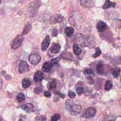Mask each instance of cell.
Segmentation results:
<instances>
[{
	"instance_id": "obj_1",
	"label": "cell",
	"mask_w": 121,
	"mask_h": 121,
	"mask_svg": "<svg viewBox=\"0 0 121 121\" xmlns=\"http://www.w3.org/2000/svg\"><path fill=\"white\" fill-rule=\"evenodd\" d=\"M41 59V56L39 54L37 53H32L31 54L29 57L28 60L30 63L33 65H36L40 61Z\"/></svg>"
},
{
	"instance_id": "obj_2",
	"label": "cell",
	"mask_w": 121,
	"mask_h": 121,
	"mask_svg": "<svg viewBox=\"0 0 121 121\" xmlns=\"http://www.w3.org/2000/svg\"><path fill=\"white\" fill-rule=\"evenodd\" d=\"M23 40V38L22 35H18L16 37L14 40L12 41L11 43V48L13 49H17L22 43Z\"/></svg>"
},
{
	"instance_id": "obj_3",
	"label": "cell",
	"mask_w": 121,
	"mask_h": 121,
	"mask_svg": "<svg viewBox=\"0 0 121 121\" xmlns=\"http://www.w3.org/2000/svg\"><path fill=\"white\" fill-rule=\"evenodd\" d=\"M96 113V109L95 107H91L86 109L84 113L83 114V116L86 118H90L93 117Z\"/></svg>"
},
{
	"instance_id": "obj_4",
	"label": "cell",
	"mask_w": 121,
	"mask_h": 121,
	"mask_svg": "<svg viewBox=\"0 0 121 121\" xmlns=\"http://www.w3.org/2000/svg\"><path fill=\"white\" fill-rule=\"evenodd\" d=\"M29 70V65L27 62L21 60L18 64V71L20 73H24Z\"/></svg>"
},
{
	"instance_id": "obj_5",
	"label": "cell",
	"mask_w": 121,
	"mask_h": 121,
	"mask_svg": "<svg viewBox=\"0 0 121 121\" xmlns=\"http://www.w3.org/2000/svg\"><path fill=\"white\" fill-rule=\"evenodd\" d=\"M50 38L48 35H47L41 44V50L43 52H44L47 49L50 43Z\"/></svg>"
},
{
	"instance_id": "obj_6",
	"label": "cell",
	"mask_w": 121,
	"mask_h": 121,
	"mask_svg": "<svg viewBox=\"0 0 121 121\" xmlns=\"http://www.w3.org/2000/svg\"><path fill=\"white\" fill-rule=\"evenodd\" d=\"M82 110V107L80 105L73 104L70 107V112L73 115H77L79 114Z\"/></svg>"
},
{
	"instance_id": "obj_7",
	"label": "cell",
	"mask_w": 121,
	"mask_h": 121,
	"mask_svg": "<svg viewBox=\"0 0 121 121\" xmlns=\"http://www.w3.org/2000/svg\"><path fill=\"white\" fill-rule=\"evenodd\" d=\"M86 45L89 47H92L95 44V39L93 35H89L86 38Z\"/></svg>"
},
{
	"instance_id": "obj_8",
	"label": "cell",
	"mask_w": 121,
	"mask_h": 121,
	"mask_svg": "<svg viewBox=\"0 0 121 121\" xmlns=\"http://www.w3.org/2000/svg\"><path fill=\"white\" fill-rule=\"evenodd\" d=\"M21 108L26 112L30 113L33 112L34 106L32 104L27 103V104H25L22 105L21 106Z\"/></svg>"
},
{
	"instance_id": "obj_9",
	"label": "cell",
	"mask_w": 121,
	"mask_h": 121,
	"mask_svg": "<svg viewBox=\"0 0 121 121\" xmlns=\"http://www.w3.org/2000/svg\"><path fill=\"white\" fill-rule=\"evenodd\" d=\"M60 45L57 43H54L50 48V51L53 53H58L60 50Z\"/></svg>"
},
{
	"instance_id": "obj_10",
	"label": "cell",
	"mask_w": 121,
	"mask_h": 121,
	"mask_svg": "<svg viewBox=\"0 0 121 121\" xmlns=\"http://www.w3.org/2000/svg\"><path fill=\"white\" fill-rule=\"evenodd\" d=\"M43 78V75L41 71L36 72L34 76V80L35 82L39 83L42 81Z\"/></svg>"
},
{
	"instance_id": "obj_11",
	"label": "cell",
	"mask_w": 121,
	"mask_h": 121,
	"mask_svg": "<svg viewBox=\"0 0 121 121\" xmlns=\"http://www.w3.org/2000/svg\"><path fill=\"white\" fill-rule=\"evenodd\" d=\"M52 66H53V65L51 62L46 61L43 64L42 66V69L43 71L46 72H48L51 70Z\"/></svg>"
},
{
	"instance_id": "obj_12",
	"label": "cell",
	"mask_w": 121,
	"mask_h": 121,
	"mask_svg": "<svg viewBox=\"0 0 121 121\" xmlns=\"http://www.w3.org/2000/svg\"><path fill=\"white\" fill-rule=\"evenodd\" d=\"M106 26V25L104 22L100 21L97 23L96 28L99 32H102L105 30Z\"/></svg>"
},
{
	"instance_id": "obj_13",
	"label": "cell",
	"mask_w": 121,
	"mask_h": 121,
	"mask_svg": "<svg viewBox=\"0 0 121 121\" xmlns=\"http://www.w3.org/2000/svg\"><path fill=\"white\" fill-rule=\"evenodd\" d=\"M116 5V3L115 2H112L110 0L105 1L104 4L102 6V8L103 9H107L110 7H114Z\"/></svg>"
},
{
	"instance_id": "obj_14",
	"label": "cell",
	"mask_w": 121,
	"mask_h": 121,
	"mask_svg": "<svg viewBox=\"0 0 121 121\" xmlns=\"http://www.w3.org/2000/svg\"><path fill=\"white\" fill-rule=\"evenodd\" d=\"M73 52L76 55L78 56L81 53V49L79 48L78 45L77 43H75L73 44Z\"/></svg>"
},
{
	"instance_id": "obj_15",
	"label": "cell",
	"mask_w": 121,
	"mask_h": 121,
	"mask_svg": "<svg viewBox=\"0 0 121 121\" xmlns=\"http://www.w3.org/2000/svg\"><path fill=\"white\" fill-rule=\"evenodd\" d=\"M22 85L23 88H27L31 85L30 81L28 78H25L22 81Z\"/></svg>"
},
{
	"instance_id": "obj_16",
	"label": "cell",
	"mask_w": 121,
	"mask_h": 121,
	"mask_svg": "<svg viewBox=\"0 0 121 121\" xmlns=\"http://www.w3.org/2000/svg\"><path fill=\"white\" fill-rule=\"evenodd\" d=\"M74 32V30L72 27H67L65 29V33L68 36H71Z\"/></svg>"
},
{
	"instance_id": "obj_17",
	"label": "cell",
	"mask_w": 121,
	"mask_h": 121,
	"mask_svg": "<svg viewBox=\"0 0 121 121\" xmlns=\"http://www.w3.org/2000/svg\"><path fill=\"white\" fill-rule=\"evenodd\" d=\"M120 69L119 68H113L112 70V74L115 78H117L120 74Z\"/></svg>"
},
{
	"instance_id": "obj_18",
	"label": "cell",
	"mask_w": 121,
	"mask_h": 121,
	"mask_svg": "<svg viewBox=\"0 0 121 121\" xmlns=\"http://www.w3.org/2000/svg\"><path fill=\"white\" fill-rule=\"evenodd\" d=\"M96 69H97V72L98 74L100 75L103 74L104 72V70L103 65L102 64H98L97 65Z\"/></svg>"
},
{
	"instance_id": "obj_19",
	"label": "cell",
	"mask_w": 121,
	"mask_h": 121,
	"mask_svg": "<svg viewBox=\"0 0 121 121\" xmlns=\"http://www.w3.org/2000/svg\"><path fill=\"white\" fill-rule=\"evenodd\" d=\"M113 84L111 80H107L104 85V89L106 91L109 90L112 87Z\"/></svg>"
},
{
	"instance_id": "obj_20",
	"label": "cell",
	"mask_w": 121,
	"mask_h": 121,
	"mask_svg": "<svg viewBox=\"0 0 121 121\" xmlns=\"http://www.w3.org/2000/svg\"><path fill=\"white\" fill-rule=\"evenodd\" d=\"M52 21H53L54 20L55 21L53 22H60L63 20V17L61 16L60 15H56L54 17H52Z\"/></svg>"
},
{
	"instance_id": "obj_21",
	"label": "cell",
	"mask_w": 121,
	"mask_h": 121,
	"mask_svg": "<svg viewBox=\"0 0 121 121\" xmlns=\"http://www.w3.org/2000/svg\"><path fill=\"white\" fill-rule=\"evenodd\" d=\"M31 28V26L30 24H27L24 27V31H23V34L22 35H26V34H27L30 30Z\"/></svg>"
},
{
	"instance_id": "obj_22",
	"label": "cell",
	"mask_w": 121,
	"mask_h": 121,
	"mask_svg": "<svg viewBox=\"0 0 121 121\" xmlns=\"http://www.w3.org/2000/svg\"><path fill=\"white\" fill-rule=\"evenodd\" d=\"M25 99V95L22 93H19L17 96V99L19 102H22L24 101Z\"/></svg>"
},
{
	"instance_id": "obj_23",
	"label": "cell",
	"mask_w": 121,
	"mask_h": 121,
	"mask_svg": "<svg viewBox=\"0 0 121 121\" xmlns=\"http://www.w3.org/2000/svg\"><path fill=\"white\" fill-rule=\"evenodd\" d=\"M101 54V51L100 49L99 48L97 47L95 49V53L92 54V57L94 58H96L97 57L99 56Z\"/></svg>"
},
{
	"instance_id": "obj_24",
	"label": "cell",
	"mask_w": 121,
	"mask_h": 121,
	"mask_svg": "<svg viewBox=\"0 0 121 121\" xmlns=\"http://www.w3.org/2000/svg\"><path fill=\"white\" fill-rule=\"evenodd\" d=\"M56 80L54 79H53L50 82V84L48 88L50 89H54L56 87Z\"/></svg>"
},
{
	"instance_id": "obj_25",
	"label": "cell",
	"mask_w": 121,
	"mask_h": 121,
	"mask_svg": "<svg viewBox=\"0 0 121 121\" xmlns=\"http://www.w3.org/2000/svg\"><path fill=\"white\" fill-rule=\"evenodd\" d=\"M60 115L59 114H55L51 117V121H58L60 119Z\"/></svg>"
},
{
	"instance_id": "obj_26",
	"label": "cell",
	"mask_w": 121,
	"mask_h": 121,
	"mask_svg": "<svg viewBox=\"0 0 121 121\" xmlns=\"http://www.w3.org/2000/svg\"><path fill=\"white\" fill-rule=\"evenodd\" d=\"M84 73L85 74H87V75H91V74H93L94 75V71L91 69H86L85 70H84Z\"/></svg>"
},
{
	"instance_id": "obj_27",
	"label": "cell",
	"mask_w": 121,
	"mask_h": 121,
	"mask_svg": "<svg viewBox=\"0 0 121 121\" xmlns=\"http://www.w3.org/2000/svg\"><path fill=\"white\" fill-rule=\"evenodd\" d=\"M60 60V57H57V58H54V59L52 60L51 62L52 63V65L56 64L57 63H58L59 62Z\"/></svg>"
},
{
	"instance_id": "obj_28",
	"label": "cell",
	"mask_w": 121,
	"mask_h": 121,
	"mask_svg": "<svg viewBox=\"0 0 121 121\" xmlns=\"http://www.w3.org/2000/svg\"><path fill=\"white\" fill-rule=\"evenodd\" d=\"M68 95L70 98H74L76 96V94L74 92L70 90L68 92Z\"/></svg>"
},
{
	"instance_id": "obj_29",
	"label": "cell",
	"mask_w": 121,
	"mask_h": 121,
	"mask_svg": "<svg viewBox=\"0 0 121 121\" xmlns=\"http://www.w3.org/2000/svg\"><path fill=\"white\" fill-rule=\"evenodd\" d=\"M76 92L78 95H80L83 92V88L82 87H78L76 89Z\"/></svg>"
},
{
	"instance_id": "obj_30",
	"label": "cell",
	"mask_w": 121,
	"mask_h": 121,
	"mask_svg": "<svg viewBox=\"0 0 121 121\" xmlns=\"http://www.w3.org/2000/svg\"><path fill=\"white\" fill-rule=\"evenodd\" d=\"M55 94H57L58 95H59L60 97H61V98H64L65 96V95L64 94L60 93V92L59 91H56V92H55Z\"/></svg>"
},
{
	"instance_id": "obj_31",
	"label": "cell",
	"mask_w": 121,
	"mask_h": 121,
	"mask_svg": "<svg viewBox=\"0 0 121 121\" xmlns=\"http://www.w3.org/2000/svg\"><path fill=\"white\" fill-rule=\"evenodd\" d=\"M44 95L45 96L47 97H50L51 96V94L49 91H45L44 92Z\"/></svg>"
},
{
	"instance_id": "obj_32",
	"label": "cell",
	"mask_w": 121,
	"mask_h": 121,
	"mask_svg": "<svg viewBox=\"0 0 121 121\" xmlns=\"http://www.w3.org/2000/svg\"><path fill=\"white\" fill-rule=\"evenodd\" d=\"M2 86V80L0 78V90L1 89Z\"/></svg>"
}]
</instances>
